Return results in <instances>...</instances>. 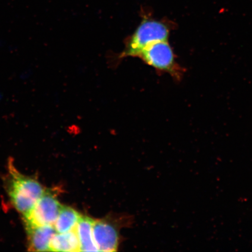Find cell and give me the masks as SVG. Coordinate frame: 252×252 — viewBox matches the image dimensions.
Masks as SVG:
<instances>
[{
    "mask_svg": "<svg viewBox=\"0 0 252 252\" xmlns=\"http://www.w3.org/2000/svg\"><path fill=\"white\" fill-rule=\"evenodd\" d=\"M94 220L87 216H81L75 228L80 244L81 252L99 251L93 236Z\"/></svg>",
    "mask_w": 252,
    "mask_h": 252,
    "instance_id": "obj_7",
    "label": "cell"
},
{
    "mask_svg": "<svg viewBox=\"0 0 252 252\" xmlns=\"http://www.w3.org/2000/svg\"><path fill=\"white\" fill-rule=\"evenodd\" d=\"M62 206L56 194L45 189L33 209L23 216L25 226L54 225Z\"/></svg>",
    "mask_w": 252,
    "mask_h": 252,
    "instance_id": "obj_4",
    "label": "cell"
},
{
    "mask_svg": "<svg viewBox=\"0 0 252 252\" xmlns=\"http://www.w3.org/2000/svg\"><path fill=\"white\" fill-rule=\"evenodd\" d=\"M81 216L80 213L71 207L62 206L53 226L58 233L71 231L76 228Z\"/></svg>",
    "mask_w": 252,
    "mask_h": 252,
    "instance_id": "obj_9",
    "label": "cell"
},
{
    "mask_svg": "<svg viewBox=\"0 0 252 252\" xmlns=\"http://www.w3.org/2000/svg\"><path fill=\"white\" fill-rule=\"evenodd\" d=\"M138 58L157 70L181 80L184 70L176 62L175 55L168 40L159 41L145 48Z\"/></svg>",
    "mask_w": 252,
    "mask_h": 252,
    "instance_id": "obj_3",
    "label": "cell"
},
{
    "mask_svg": "<svg viewBox=\"0 0 252 252\" xmlns=\"http://www.w3.org/2000/svg\"><path fill=\"white\" fill-rule=\"evenodd\" d=\"M50 251L81 252L76 230L65 233L57 232L50 242Z\"/></svg>",
    "mask_w": 252,
    "mask_h": 252,
    "instance_id": "obj_8",
    "label": "cell"
},
{
    "mask_svg": "<svg viewBox=\"0 0 252 252\" xmlns=\"http://www.w3.org/2000/svg\"><path fill=\"white\" fill-rule=\"evenodd\" d=\"M93 236L99 252H115L117 250L119 235L115 226L105 220H94Z\"/></svg>",
    "mask_w": 252,
    "mask_h": 252,
    "instance_id": "obj_5",
    "label": "cell"
},
{
    "mask_svg": "<svg viewBox=\"0 0 252 252\" xmlns=\"http://www.w3.org/2000/svg\"><path fill=\"white\" fill-rule=\"evenodd\" d=\"M142 21L133 33L128 37L120 58L138 57L147 47L159 41L168 40L173 29L172 22L157 20L149 9H141Z\"/></svg>",
    "mask_w": 252,
    "mask_h": 252,
    "instance_id": "obj_1",
    "label": "cell"
},
{
    "mask_svg": "<svg viewBox=\"0 0 252 252\" xmlns=\"http://www.w3.org/2000/svg\"><path fill=\"white\" fill-rule=\"evenodd\" d=\"M7 193L9 200L19 213L26 215L44 193L45 189L32 178L19 172L11 163L9 164Z\"/></svg>",
    "mask_w": 252,
    "mask_h": 252,
    "instance_id": "obj_2",
    "label": "cell"
},
{
    "mask_svg": "<svg viewBox=\"0 0 252 252\" xmlns=\"http://www.w3.org/2000/svg\"><path fill=\"white\" fill-rule=\"evenodd\" d=\"M28 235V250L50 251V244L57 232L53 225L25 226Z\"/></svg>",
    "mask_w": 252,
    "mask_h": 252,
    "instance_id": "obj_6",
    "label": "cell"
}]
</instances>
